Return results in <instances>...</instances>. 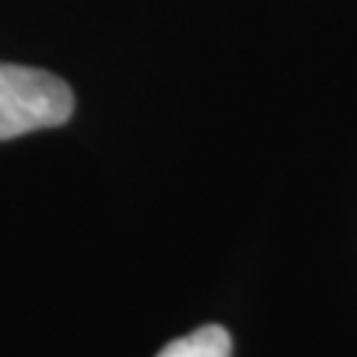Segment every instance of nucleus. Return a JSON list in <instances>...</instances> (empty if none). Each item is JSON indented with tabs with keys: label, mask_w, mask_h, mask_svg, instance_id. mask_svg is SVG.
Listing matches in <instances>:
<instances>
[{
	"label": "nucleus",
	"mask_w": 357,
	"mask_h": 357,
	"mask_svg": "<svg viewBox=\"0 0 357 357\" xmlns=\"http://www.w3.org/2000/svg\"><path fill=\"white\" fill-rule=\"evenodd\" d=\"M75 110V96L57 75L0 63V140L57 128Z\"/></svg>",
	"instance_id": "obj_1"
},
{
	"label": "nucleus",
	"mask_w": 357,
	"mask_h": 357,
	"mask_svg": "<svg viewBox=\"0 0 357 357\" xmlns=\"http://www.w3.org/2000/svg\"><path fill=\"white\" fill-rule=\"evenodd\" d=\"M232 337L220 325H206L182 340H173L164 345L158 357H229Z\"/></svg>",
	"instance_id": "obj_2"
}]
</instances>
